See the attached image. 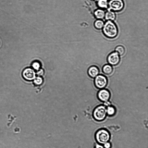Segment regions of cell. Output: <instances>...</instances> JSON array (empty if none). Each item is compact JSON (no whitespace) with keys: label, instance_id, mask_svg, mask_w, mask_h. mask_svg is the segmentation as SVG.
I'll use <instances>...</instances> for the list:
<instances>
[{"label":"cell","instance_id":"2e32d148","mask_svg":"<svg viewBox=\"0 0 148 148\" xmlns=\"http://www.w3.org/2000/svg\"><path fill=\"white\" fill-rule=\"evenodd\" d=\"M115 51L120 56H122L125 54V49L123 46L122 45H118L115 48Z\"/></svg>","mask_w":148,"mask_h":148},{"label":"cell","instance_id":"9a60e30c","mask_svg":"<svg viewBox=\"0 0 148 148\" xmlns=\"http://www.w3.org/2000/svg\"><path fill=\"white\" fill-rule=\"evenodd\" d=\"M105 22L102 20H97L94 23V28L97 30H102Z\"/></svg>","mask_w":148,"mask_h":148},{"label":"cell","instance_id":"7402d4cb","mask_svg":"<svg viewBox=\"0 0 148 148\" xmlns=\"http://www.w3.org/2000/svg\"><path fill=\"white\" fill-rule=\"evenodd\" d=\"M43 74V71L42 69H41L37 73V75H38L41 76Z\"/></svg>","mask_w":148,"mask_h":148},{"label":"cell","instance_id":"4fadbf2b","mask_svg":"<svg viewBox=\"0 0 148 148\" xmlns=\"http://www.w3.org/2000/svg\"><path fill=\"white\" fill-rule=\"evenodd\" d=\"M108 0H98L96 5L98 8L106 9H108Z\"/></svg>","mask_w":148,"mask_h":148},{"label":"cell","instance_id":"7c38bea8","mask_svg":"<svg viewBox=\"0 0 148 148\" xmlns=\"http://www.w3.org/2000/svg\"><path fill=\"white\" fill-rule=\"evenodd\" d=\"M102 71L105 75H109L112 73L113 71V68L112 66L109 64H106L103 66Z\"/></svg>","mask_w":148,"mask_h":148},{"label":"cell","instance_id":"52a82bcc","mask_svg":"<svg viewBox=\"0 0 148 148\" xmlns=\"http://www.w3.org/2000/svg\"><path fill=\"white\" fill-rule=\"evenodd\" d=\"M22 76L25 80L31 81L35 78L36 73L33 69L30 68H27L23 71Z\"/></svg>","mask_w":148,"mask_h":148},{"label":"cell","instance_id":"ba28073f","mask_svg":"<svg viewBox=\"0 0 148 148\" xmlns=\"http://www.w3.org/2000/svg\"><path fill=\"white\" fill-rule=\"evenodd\" d=\"M111 96L110 91L107 89H100L98 92L97 97L101 101L104 102L108 101Z\"/></svg>","mask_w":148,"mask_h":148},{"label":"cell","instance_id":"3957f363","mask_svg":"<svg viewBox=\"0 0 148 148\" xmlns=\"http://www.w3.org/2000/svg\"><path fill=\"white\" fill-rule=\"evenodd\" d=\"M106 107L104 105H100L96 107L93 112L94 119L98 122H102L106 119L107 114Z\"/></svg>","mask_w":148,"mask_h":148},{"label":"cell","instance_id":"8fae6325","mask_svg":"<svg viewBox=\"0 0 148 148\" xmlns=\"http://www.w3.org/2000/svg\"><path fill=\"white\" fill-rule=\"evenodd\" d=\"M105 12L104 10L98 9L94 12V16L97 20H102L104 19Z\"/></svg>","mask_w":148,"mask_h":148},{"label":"cell","instance_id":"9c48e42d","mask_svg":"<svg viewBox=\"0 0 148 148\" xmlns=\"http://www.w3.org/2000/svg\"><path fill=\"white\" fill-rule=\"evenodd\" d=\"M100 70L98 67L94 65L90 67L88 69V73L89 76L94 78L99 75Z\"/></svg>","mask_w":148,"mask_h":148},{"label":"cell","instance_id":"8992f818","mask_svg":"<svg viewBox=\"0 0 148 148\" xmlns=\"http://www.w3.org/2000/svg\"><path fill=\"white\" fill-rule=\"evenodd\" d=\"M107 60L109 65L112 66H116L120 62V56L115 51L110 53L108 55Z\"/></svg>","mask_w":148,"mask_h":148},{"label":"cell","instance_id":"277c9868","mask_svg":"<svg viewBox=\"0 0 148 148\" xmlns=\"http://www.w3.org/2000/svg\"><path fill=\"white\" fill-rule=\"evenodd\" d=\"M124 3L123 0H109L108 1V10L115 12H119L124 8Z\"/></svg>","mask_w":148,"mask_h":148},{"label":"cell","instance_id":"44dd1931","mask_svg":"<svg viewBox=\"0 0 148 148\" xmlns=\"http://www.w3.org/2000/svg\"><path fill=\"white\" fill-rule=\"evenodd\" d=\"M111 105V103L109 101L104 102V105L106 107Z\"/></svg>","mask_w":148,"mask_h":148},{"label":"cell","instance_id":"30bf717a","mask_svg":"<svg viewBox=\"0 0 148 148\" xmlns=\"http://www.w3.org/2000/svg\"><path fill=\"white\" fill-rule=\"evenodd\" d=\"M116 18L115 12L108 10L105 12L104 19L107 21H110L114 22Z\"/></svg>","mask_w":148,"mask_h":148},{"label":"cell","instance_id":"5bb4252c","mask_svg":"<svg viewBox=\"0 0 148 148\" xmlns=\"http://www.w3.org/2000/svg\"><path fill=\"white\" fill-rule=\"evenodd\" d=\"M106 108L107 116L110 117H112L116 114V110L114 106L110 105L106 107Z\"/></svg>","mask_w":148,"mask_h":148},{"label":"cell","instance_id":"d6986e66","mask_svg":"<svg viewBox=\"0 0 148 148\" xmlns=\"http://www.w3.org/2000/svg\"><path fill=\"white\" fill-rule=\"evenodd\" d=\"M103 145L104 148H111L112 147V144L109 141L105 143Z\"/></svg>","mask_w":148,"mask_h":148},{"label":"cell","instance_id":"603a6c76","mask_svg":"<svg viewBox=\"0 0 148 148\" xmlns=\"http://www.w3.org/2000/svg\"><path fill=\"white\" fill-rule=\"evenodd\" d=\"M91 1H96V0H91Z\"/></svg>","mask_w":148,"mask_h":148},{"label":"cell","instance_id":"ffe728a7","mask_svg":"<svg viewBox=\"0 0 148 148\" xmlns=\"http://www.w3.org/2000/svg\"><path fill=\"white\" fill-rule=\"evenodd\" d=\"M94 148H104L103 145L97 143Z\"/></svg>","mask_w":148,"mask_h":148},{"label":"cell","instance_id":"ac0fdd59","mask_svg":"<svg viewBox=\"0 0 148 148\" xmlns=\"http://www.w3.org/2000/svg\"><path fill=\"white\" fill-rule=\"evenodd\" d=\"M32 68L36 70H39L40 67V64L38 62H34L32 64Z\"/></svg>","mask_w":148,"mask_h":148},{"label":"cell","instance_id":"6da1fadb","mask_svg":"<svg viewBox=\"0 0 148 148\" xmlns=\"http://www.w3.org/2000/svg\"><path fill=\"white\" fill-rule=\"evenodd\" d=\"M102 30L104 36L109 39L115 38L118 34V26L113 21H107L105 22Z\"/></svg>","mask_w":148,"mask_h":148},{"label":"cell","instance_id":"e0dca14e","mask_svg":"<svg viewBox=\"0 0 148 148\" xmlns=\"http://www.w3.org/2000/svg\"><path fill=\"white\" fill-rule=\"evenodd\" d=\"M43 82L42 79L40 77H38L34 80V84L37 85H40L42 84Z\"/></svg>","mask_w":148,"mask_h":148},{"label":"cell","instance_id":"7a4b0ae2","mask_svg":"<svg viewBox=\"0 0 148 148\" xmlns=\"http://www.w3.org/2000/svg\"><path fill=\"white\" fill-rule=\"evenodd\" d=\"M110 138V133L108 130L104 128L99 129L95 134V139L97 143L102 145L109 141Z\"/></svg>","mask_w":148,"mask_h":148},{"label":"cell","instance_id":"5b68a950","mask_svg":"<svg viewBox=\"0 0 148 148\" xmlns=\"http://www.w3.org/2000/svg\"><path fill=\"white\" fill-rule=\"evenodd\" d=\"M95 78L94 83L97 88L101 89H104L106 86L108 81L105 76L99 75Z\"/></svg>","mask_w":148,"mask_h":148}]
</instances>
